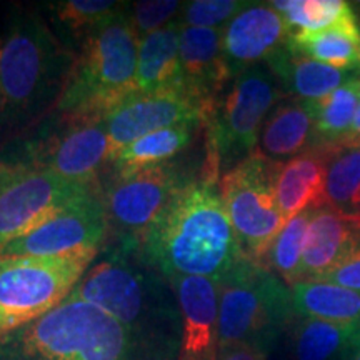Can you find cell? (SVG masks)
I'll return each mask as SVG.
<instances>
[{
    "instance_id": "cell-18",
    "label": "cell",
    "mask_w": 360,
    "mask_h": 360,
    "mask_svg": "<svg viewBox=\"0 0 360 360\" xmlns=\"http://www.w3.org/2000/svg\"><path fill=\"white\" fill-rule=\"evenodd\" d=\"M179 51L184 85L214 110L225 84L232 80L224 56V29L182 25Z\"/></svg>"
},
{
    "instance_id": "cell-7",
    "label": "cell",
    "mask_w": 360,
    "mask_h": 360,
    "mask_svg": "<svg viewBox=\"0 0 360 360\" xmlns=\"http://www.w3.org/2000/svg\"><path fill=\"white\" fill-rule=\"evenodd\" d=\"M283 97L285 94L265 64L238 74L207 120V172L222 179L255 154L265 120Z\"/></svg>"
},
{
    "instance_id": "cell-2",
    "label": "cell",
    "mask_w": 360,
    "mask_h": 360,
    "mask_svg": "<svg viewBox=\"0 0 360 360\" xmlns=\"http://www.w3.org/2000/svg\"><path fill=\"white\" fill-rule=\"evenodd\" d=\"M75 60L37 8H11L0 34V143L52 114Z\"/></svg>"
},
{
    "instance_id": "cell-16",
    "label": "cell",
    "mask_w": 360,
    "mask_h": 360,
    "mask_svg": "<svg viewBox=\"0 0 360 360\" xmlns=\"http://www.w3.org/2000/svg\"><path fill=\"white\" fill-rule=\"evenodd\" d=\"M182 315L179 360H214L219 350V287L212 278H169Z\"/></svg>"
},
{
    "instance_id": "cell-22",
    "label": "cell",
    "mask_w": 360,
    "mask_h": 360,
    "mask_svg": "<svg viewBox=\"0 0 360 360\" xmlns=\"http://www.w3.org/2000/svg\"><path fill=\"white\" fill-rule=\"evenodd\" d=\"M315 147L312 112L307 102L283 97L265 120L257 150L283 164Z\"/></svg>"
},
{
    "instance_id": "cell-33",
    "label": "cell",
    "mask_w": 360,
    "mask_h": 360,
    "mask_svg": "<svg viewBox=\"0 0 360 360\" xmlns=\"http://www.w3.org/2000/svg\"><path fill=\"white\" fill-rule=\"evenodd\" d=\"M186 2L180 0H142L127 2L129 19L132 22L135 35L141 40L146 35L155 32L164 25L174 22L177 13H182Z\"/></svg>"
},
{
    "instance_id": "cell-29",
    "label": "cell",
    "mask_w": 360,
    "mask_h": 360,
    "mask_svg": "<svg viewBox=\"0 0 360 360\" xmlns=\"http://www.w3.org/2000/svg\"><path fill=\"white\" fill-rule=\"evenodd\" d=\"M124 4L115 0H60L47 4V11L51 12L52 24L58 32L57 37L75 51V42L82 47L89 35L103 20L119 12Z\"/></svg>"
},
{
    "instance_id": "cell-30",
    "label": "cell",
    "mask_w": 360,
    "mask_h": 360,
    "mask_svg": "<svg viewBox=\"0 0 360 360\" xmlns=\"http://www.w3.org/2000/svg\"><path fill=\"white\" fill-rule=\"evenodd\" d=\"M315 209L304 210L283 225L278 236L270 244L262 264L276 276L292 287L300 282V269H302V255L305 237H307L309 224Z\"/></svg>"
},
{
    "instance_id": "cell-32",
    "label": "cell",
    "mask_w": 360,
    "mask_h": 360,
    "mask_svg": "<svg viewBox=\"0 0 360 360\" xmlns=\"http://www.w3.org/2000/svg\"><path fill=\"white\" fill-rule=\"evenodd\" d=\"M250 2L245 0H192L186 2L179 22L182 25L224 29Z\"/></svg>"
},
{
    "instance_id": "cell-35",
    "label": "cell",
    "mask_w": 360,
    "mask_h": 360,
    "mask_svg": "<svg viewBox=\"0 0 360 360\" xmlns=\"http://www.w3.org/2000/svg\"><path fill=\"white\" fill-rule=\"evenodd\" d=\"M214 360H267V355L250 345L233 344L219 347Z\"/></svg>"
},
{
    "instance_id": "cell-37",
    "label": "cell",
    "mask_w": 360,
    "mask_h": 360,
    "mask_svg": "<svg viewBox=\"0 0 360 360\" xmlns=\"http://www.w3.org/2000/svg\"><path fill=\"white\" fill-rule=\"evenodd\" d=\"M340 360H360V323L345 345Z\"/></svg>"
},
{
    "instance_id": "cell-31",
    "label": "cell",
    "mask_w": 360,
    "mask_h": 360,
    "mask_svg": "<svg viewBox=\"0 0 360 360\" xmlns=\"http://www.w3.org/2000/svg\"><path fill=\"white\" fill-rule=\"evenodd\" d=\"M270 6L282 13L292 32L327 29L352 11V4L344 0H274Z\"/></svg>"
},
{
    "instance_id": "cell-15",
    "label": "cell",
    "mask_w": 360,
    "mask_h": 360,
    "mask_svg": "<svg viewBox=\"0 0 360 360\" xmlns=\"http://www.w3.org/2000/svg\"><path fill=\"white\" fill-rule=\"evenodd\" d=\"M290 34L287 20L270 2H250L224 27V56L232 80L267 60Z\"/></svg>"
},
{
    "instance_id": "cell-25",
    "label": "cell",
    "mask_w": 360,
    "mask_h": 360,
    "mask_svg": "<svg viewBox=\"0 0 360 360\" xmlns=\"http://www.w3.org/2000/svg\"><path fill=\"white\" fill-rule=\"evenodd\" d=\"M297 317L334 323H360V292L322 281H302L290 287Z\"/></svg>"
},
{
    "instance_id": "cell-8",
    "label": "cell",
    "mask_w": 360,
    "mask_h": 360,
    "mask_svg": "<svg viewBox=\"0 0 360 360\" xmlns=\"http://www.w3.org/2000/svg\"><path fill=\"white\" fill-rule=\"evenodd\" d=\"M101 250L0 259V337L58 307Z\"/></svg>"
},
{
    "instance_id": "cell-11",
    "label": "cell",
    "mask_w": 360,
    "mask_h": 360,
    "mask_svg": "<svg viewBox=\"0 0 360 360\" xmlns=\"http://www.w3.org/2000/svg\"><path fill=\"white\" fill-rule=\"evenodd\" d=\"M52 134H44L30 143L27 154L8 162L34 165L57 174L58 177L82 186H98L103 165L110 164L112 143L103 117L64 120L57 119Z\"/></svg>"
},
{
    "instance_id": "cell-36",
    "label": "cell",
    "mask_w": 360,
    "mask_h": 360,
    "mask_svg": "<svg viewBox=\"0 0 360 360\" xmlns=\"http://www.w3.org/2000/svg\"><path fill=\"white\" fill-rule=\"evenodd\" d=\"M24 164H15V162L8 160H0V193L6 188L13 179L17 177V174L24 169Z\"/></svg>"
},
{
    "instance_id": "cell-5",
    "label": "cell",
    "mask_w": 360,
    "mask_h": 360,
    "mask_svg": "<svg viewBox=\"0 0 360 360\" xmlns=\"http://www.w3.org/2000/svg\"><path fill=\"white\" fill-rule=\"evenodd\" d=\"M137 51L139 39L125 2L82 44L67 87L51 115L64 120L105 115L134 92Z\"/></svg>"
},
{
    "instance_id": "cell-14",
    "label": "cell",
    "mask_w": 360,
    "mask_h": 360,
    "mask_svg": "<svg viewBox=\"0 0 360 360\" xmlns=\"http://www.w3.org/2000/svg\"><path fill=\"white\" fill-rule=\"evenodd\" d=\"M212 109L191 92L164 90L130 94L103 115L112 143V155L143 135L180 124H207Z\"/></svg>"
},
{
    "instance_id": "cell-12",
    "label": "cell",
    "mask_w": 360,
    "mask_h": 360,
    "mask_svg": "<svg viewBox=\"0 0 360 360\" xmlns=\"http://www.w3.org/2000/svg\"><path fill=\"white\" fill-rule=\"evenodd\" d=\"M109 233L98 187L70 200L58 212L35 225L32 231L0 247V259L56 257L70 252L101 250Z\"/></svg>"
},
{
    "instance_id": "cell-26",
    "label": "cell",
    "mask_w": 360,
    "mask_h": 360,
    "mask_svg": "<svg viewBox=\"0 0 360 360\" xmlns=\"http://www.w3.org/2000/svg\"><path fill=\"white\" fill-rule=\"evenodd\" d=\"M359 323H334L319 319L297 317L287 339L290 360H340L345 345Z\"/></svg>"
},
{
    "instance_id": "cell-10",
    "label": "cell",
    "mask_w": 360,
    "mask_h": 360,
    "mask_svg": "<svg viewBox=\"0 0 360 360\" xmlns=\"http://www.w3.org/2000/svg\"><path fill=\"white\" fill-rule=\"evenodd\" d=\"M281 164L257 150L220 179V193L229 219L247 257L262 264L283 225L276 197Z\"/></svg>"
},
{
    "instance_id": "cell-6",
    "label": "cell",
    "mask_w": 360,
    "mask_h": 360,
    "mask_svg": "<svg viewBox=\"0 0 360 360\" xmlns=\"http://www.w3.org/2000/svg\"><path fill=\"white\" fill-rule=\"evenodd\" d=\"M219 287V347L250 345L269 357L295 319L292 290L264 264L247 259Z\"/></svg>"
},
{
    "instance_id": "cell-23",
    "label": "cell",
    "mask_w": 360,
    "mask_h": 360,
    "mask_svg": "<svg viewBox=\"0 0 360 360\" xmlns=\"http://www.w3.org/2000/svg\"><path fill=\"white\" fill-rule=\"evenodd\" d=\"M285 44L292 51L322 64L342 70H360V24L354 11L327 29L292 32Z\"/></svg>"
},
{
    "instance_id": "cell-20",
    "label": "cell",
    "mask_w": 360,
    "mask_h": 360,
    "mask_svg": "<svg viewBox=\"0 0 360 360\" xmlns=\"http://www.w3.org/2000/svg\"><path fill=\"white\" fill-rule=\"evenodd\" d=\"M327 157V146H317L281 164L276 177V197L285 222L304 210L326 205Z\"/></svg>"
},
{
    "instance_id": "cell-28",
    "label": "cell",
    "mask_w": 360,
    "mask_h": 360,
    "mask_svg": "<svg viewBox=\"0 0 360 360\" xmlns=\"http://www.w3.org/2000/svg\"><path fill=\"white\" fill-rule=\"evenodd\" d=\"M360 98V75L321 101L307 102L312 112L315 147L340 142L350 134Z\"/></svg>"
},
{
    "instance_id": "cell-39",
    "label": "cell",
    "mask_w": 360,
    "mask_h": 360,
    "mask_svg": "<svg viewBox=\"0 0 360 360\" xmlns=\"http://www.w3.org/2000/svg\"><path fill=\"white\" fill-rule=\"evenodd\" d=\"M355 6L359 7V15H360V2H359V4H355ZM359 24H360V20H359Z\"/></svg>"
},
{
    "instance_id": "cell-38",
    "label": "cell",
    "mask_w": 360,
    "mask_h": 360,
    "mask_svg": "<svg viewBox=\"0 0 360 360\" xmlns=\"http://www.w3.org/2000/svg\"><path fill=\"white\" fill-rule=\"evenodd\" d=\"M342 141H350V142L360 143V98H359L357 112H355L354 124H352V129H350V134L345 139H342Z\"/></svg>"
},
{
    "instance_id": "cell-21",
    "label": "cell",
    "mask_w": 360,
    "mask_h": 360,
    "mask_svg": "<svg viewBox=\"0 0 360 360\" xmlns=\"http://www.w3.org/2000/svg\"><path fill=\"white\" fill-rule=\"evenodd\" d=\"M180 27L182 24L177 19L139 40L137 74L132 94L187 90L180 65Z\"/></svg>"
},
{
    "instance_id": "cell-3",
    "label": "cell",
    "mask_w": 360,
    "mask_h": 360,
    "mask_svg": "<svg viewBox=\"0 0 360 360\" xmlns=\"http://www.w3.org/2000/svg\"><path fill=\"white\" fill-rule=\"evenodd\" d=\"M92 304L152 347L179 360L182 315L170 282L137 250L114 244L97 255L70 295Z\"/></svg>"
},
{
    "instance_id": "cell-1",
    "label": "cell",
    "mask_w": 360,
    "mask_h": 360,
    "mask_svg": "<svg viewBox=\"0 0 360 360\" xmlns=\"http://www.w3.org/2000/svg\"><path fill=\"white\" fill-rule=\"evenodd\" d=\"M137 252L167 281L199 276L219 283L249 259L225 210L220 179L205 169L175 195Z\"/></svg>"
},
{
    "instance_id": "cell-17",
    "label": "cell",
    "mask_w": 360,
    "mask_h": 360,
    "mask_svg": "<svg viewBox=\"0 0 360 360\" xmlns=\"http://www.w3.org/2000/svg\"><path fill=\"white\" fill-rule=\"evenodd\" d=\"M360 250V215L315 209L305 237L300 282L321 281Z\"/></svg>"
},
{
    "instance_id": "cell-34",
    "label": "cell",
    "mask_w": 360,
    "mask_h": 360,
    "mask_svg": "<svg viewBox=\"0 0 360 360\" xmlns=\"http://www.w3.org/2000/svg\"><path fill=\"white\" fill-rule=\"evenodd\" d=\"M321 281L337 283V285L360 292V250L349 260H345L344 264H340L339 267L332 270V272H328Z\"/></svg>"
},
{
    "instance_id": "cell-13",
    "label": "cell",
    "mask_w": 360,
    "mask_h": 360,
    "mask_svg": "<svg viewBox=\"0 0 360 360\" xmlns=\"http://www.w3.org/2000/svg\"><path fill=\"white\" fill-rule=\"evenodd\" d=\"M98 186H82L42 167L25 165L0 193V247L32 231L70 200Z\"/></svg>"
},
{
    "instance_id": "cell-4",
    "label": "cell",
    "mask_w": 360,
    "mask_h": 360,
    "mask_svg": "<svg viewBox=\"0 0 360 360\" xmlns=\"http://www.w3.org/2000/svg\"><path fill=\"white\" fill-rule=\"evenodd\" d=\"M0 360H177L92 304L65 299L0 337Z\"/></svg>"
},
{
    "instance_id": "cell-9",
    "label": "cell",
    "mask_w": 360,
    "mask_h": 360,
    "mask_svg": "<svg viewBox=\"0 0 360 360\" xmlns=\"http://www.w3.org/2000/svg\"><path fill=\"white\" fill-rule=\"evenodd\" d=\"M200 174L174 160L129 175L112 174L107 182H101V197L115 244L139 250L175 195Z\"/></svg>"
},
{
    "instance_id": "cell-24",
    "label": "cell",
    "mask_w": 360,
    "mask_h": 360,
    "mask_svg": "<svg viewBox=\"0 0 360 360\" xmlns=\"http://www.w3.org/2000/svg\"><path fill=\"white\" fill-rule=\"evenodd\" d=\"M207 124H180L143 135L110 157L114 175H129L139 170L174 162L193 143L197 132Z\"/></svg>"
},
{
    "instance_id": "cell-27",
    "label": "cell",
    "mask_w": 360,
    "mask_h": 360,
    "mask_svg": "<svg viewBox=\"0 0 360 360\" xmlns=\"http://www.w3.org/2000/svg\"><path fill=\"white\" fill-rule=\"evenodd\" d=\"M326 205L347 215H360V143H327Z\"/></svg>"
},
{
    "instance_id": "cell-19",
    "label": "cell",
    "mask_w": 360,
    "mask_h": 360,
    "mask_svg": "<svg viewBox=\"0 0 360 360\" xmlns=\"http://www.w3.org/2000/svg\"><path fill=\"white\" fill-rule=\"evenodd\" d=\"M265 65L277 79L285 97L304 102L321 101L360 75V70H342L305 57L292 51L287 44L274 52Z\"/></svg>"
}]
</instances>
